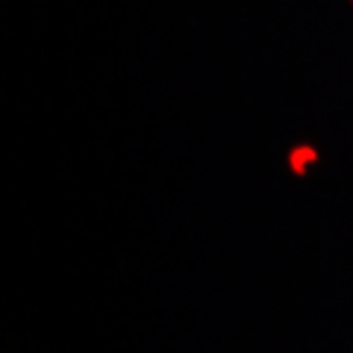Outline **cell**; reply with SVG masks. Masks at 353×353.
<instances>
[]
</instances>
